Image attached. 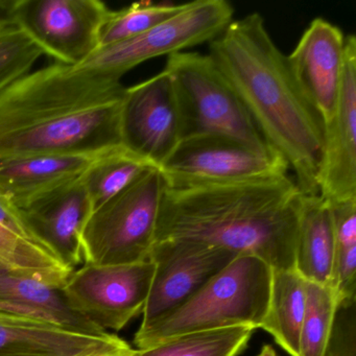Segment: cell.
I'll return each mask as SVG.
<instances>
[{
  "mask_svg": "<svg viewBox=\"0 0 356 356\" xmlns=\"http://www.w3.org/2000/svg\"><path fill=\"white\" fill-rule=\"evenodd\" d=\"M122 79L56 63L0 92V161L49 153H99L122 145Z\"/></svg>",
  "mask_w": 356,
  "mask_h": 356,
  "instance_id": "6da1fadb",
  "label": "cell"
},
{
  "mask_svg": "<svg viewBox=\"0 0 356 356\" xmlns=\"http://www.w3.org/2000/svg\"><path fill=\"white\" fill-rule=\"evenodd\" d=\"M209 56L270 147L293 170L304 195H318L322 116L293 76L259 13L232 20L210 41Z\"/></svg>",
  "mask_w": 356,
  "mask_h": 356,
  "instance_id": "7a4b0ae2",
  "label": "cell"
},
{
  "mask_svg": "<svg viewBox=\"0 0 356 356\" xmlns=\"http://www.w3.org/2000/svg\"><path fill=\"white\" fill-rule=\"evenodd\" d=\"M304 193L291 177L234 184L166 186L155 241H191L295 268Z\"/></svg>",
  "mask_w": 356,
  "mask_h": 356,
  "instance_id": "3957f363",
  "label": "cell"
},
{
  "mask_svg": "<svg viewBox=\"0 0 356 356\" xmlns=\"http://www.w3.org/2000/svg\"><path fill=\"white\" fill-rule=\"evenodd\" d=\"M273 268L253 255L236 256L193 297L134 337L138 349L188 333L236 326L258 329L266 316Z\"/></svg>",
  "mask_w": 356,
  "mask_h": 356,
  "instance_id": "277c9868",
  "label": "cell"
},
{
  "mask_svg": "<svg viewBox=\"0 0 356 356\" xmlns=\"http://www.w3.org/2000/svg\"><path fill=\"white\" fill-rule=\"evenodd\" d=\"M163 70L174 86L182 140L213 135L236 139L255 149H273L209 55L172 54Z\"/></svg>",
  "mask_w": 356,
  "mask_h": 356,
  "instance_id": "5b68a950",
  "label": "cell"
},
{
  "mask_svg": "<svg viewBox=\"0 0 356 356\" xmlns=\"http://www.w3.org/2000/svg\"><path fill=\"white\" fill-rule=\"evenodd\" d=\"M166 186L160 168H153L95 208L81 236L83 260L101 266L147 261Z\"/></svg>",
  "mask_w": 356,
  "mask_h": 356,
  "instance_id": "8992f818",
  "label": "cell"
},
{
  "mask_svg": "<svg viewBox=\"0 0 356 356\" xmlns=\"http://www.w3.org/2000/svg\"><path fill=\"white\" fill-rule=\"evenodd\" d=\"M233 16L234 9L227 0H195L178 15L139 36L99 47L74 67L122 79L143 62L210 42L224 32Z\"/></svg>",
  "mask_w": 356,
  "mask_h": 356,
  "instance_id": "52a82bcc",
  "label": "cell"
},
{
  "mask_svg": "<svg viewBox=\"0 0 356 356\" xmlns=\"http://www.w3.org/2000/svg\"><path fill=\"white\" fill-rule=\"evenodd\" d=\"M0 8L43 53L70 66L80 65L99 49L111 13L99 0H17L0 1Z\"/></svg>",
  "mask_w": 356,
  "mask_h": 356,
  "instance_id": "ba28073f",
  "label": "cell"
},
{
  "mask_svg": "<svg viewBox=\"0 0 356 356\" xmlns=\"http://www.w3.org/2000/svg\"><path fill=\"white\" fill-rule=\"evenodd\" d=\"M159 168L168 187L183 188L275 178L287 175L289 166L274 149L210 135L181 141Z\"/></svg>",
  "mask_w": 356,
  "mask_h": 356,
  "instance_id": "9c48e42d",
  "label": "cell"
},
{
  "mask_svg": "<svg viewBox=\"0 0 356 356\" xmlns=\"http://www.w3.org/2000/svg\"><path fill=\"white\" fill-rule=\"evenodd\" d=\"M153 262L86 264L74 270L63 286L74 309L104 330H122L143 314L153 281Z\"/></svg>",
  "mask_w": 356,
  "mask_h": 356,
  "instance_id": "30bf717a",
  "label": "cell"
},
{
  "mask_svg": "<svg viewBox=\"0 0 356 356\" xmlns=\"http://www.w3.org/2000/svg\"><path fill=\"white\" fill-rule=\"evenodd\" d=\"M122 145L160 168L181 141L180 118L170 74L126 88L120 115Z\"/></svg>",
  "mask_w": 356,
  "mask_h": 356,
  "instance_id": "8fae6325",
  "label": "cell"
},
{
  "mask_svg": "<svg viewBox=\"0 0 356 356\" xmlns=\"http://www.w3.org/2000/svg\"><path fill=\"white\" fill-rule=\"evenodd\" d=\"M236 256L229 250L191 241H155L149 257L155 270L140 326L184 303Z\"/></svg>",
  "mask_w": 356,
  "mask_h": 356,
  "instance_id": "7c38bea8",
  "label": "cell"
},
{
  "mask_svg": "<svg viewBox=\"0 0 356 356\" xmlns=\"http://www.w3.org/2000/svg\"><path fill=\"white\" fill-rule=\"evenodd\" d=\"M37 245L74 270L83 260V228L92 205L82 176L37 195L18 207Z\"/></svg>",
  "mask_w": 356,
  "mask_h": 356,
  "instance_id": "4fadbf2b",
  "label": "cell"
},
{
  "mask_svg": "<svg viewBox=\"0 0 356 356\" xmlns=\"http://www.w3.org/2000/svg\"><path fill=\"white\" fill-rule=\"evenodd\" d=\"M318 195L329 203L356 199V38L346 36L343 80L337 110L325 124Z\"/></svg>",
  "mask_w": 356,
  "mask_h": 356,
  "instance_id": "5bb4252c",
  "label": "cell"
},
{
  "mask_svg": "<svg viewBox=\"0 0 356 356\" xmlns=\"http://www.w3.org/2000/svg\"><path fill=\"white\" fill-rule=\"evenodd\" d=\"M346 36L339 26L316 18L287 56L293 76L324 124L337 110L343 80Z\"/></svg>",
  "mask_w": 356,
  "mask_h": 356,
  "instance_id": "9a60e30c",
  "label": "cell"
},
{
  "mask_svg": "<svg viewBox=\"0 0 356 356\" xmlns=\"http://www.w3.org/2000/svg\"><path fill=\"white\" fill-rule=\"evenodd\" d=\"M0 314L56 325L90 337H107L104 330L74 309L63 286L0 264Z\"/></svg>",
  "mask_w": 356,
  "mask_h": 356,
  "instance_id": "2e32d148",
  "label": "cell"
},
{
  "mask_svg": "<svg viewBox=\"0 0 356 356\" xmlns=\"http://www.w3.org/2000/svg\"><path fill=\"white\" fill-rule=\"evenodd\" d=\"M132 351L112 333L90 337L49 323L0 314V356L129 355Z\"/></svg>",
  "mask_w": 356,
  "mask_h": 356,
  "instance_id": "e0dca14e",
  "label": "cell"
},
{
  "mask_svg": "<svg viewBox=\"0 0 356 356\" xmlns=\"http://www.w3.org/2000/svg\"><path fill=\"white\" fill-rule=\"evenodd\" d=\"M107 151L37 154L3 160L0 189L20 207L41 193L80 178Z\"/></svg>",
  "mask_w": 356,
  "mask_h": 356,
  "instance_id": "ac0fdd59",
  "label": "cell"
},
{
  "mask_svg": "<svg viewBox=\"0 0 356 356\" xmlns=\"http://www.w3.org/2000/svg\"><path fill=\"white\" fill-rule=\"evenodd\" d=\"M334 234L330 205L320 195H304L295 252V270L307 282L330 285Z\"/></svg>",
  "mask_w": 356,
  "mask_h": 356,
  "instance_id": "d6986e66",
  "label": "cell"
},
{
  "mask_svg": "<svg viewBox=\"0 0 356 356\" xmlns=\"http://www.w3.org/2000/svg\"><path fill=\"white\" fill-rule=\"evenodd\" d=\"M307 281L295 270H273L270 299L261 327L291 356L298 355Z\"/></svg>",
  "mask_w": 356,
  "mask_h": 356,
  "instance_id": "ffe728a7",
  "label": "cell"
},
{
  "mask_svg": "<svg viewBox=\"0 0 356 356\" xmlns=\"http://www.w3.org/2000/svg\"><path fill=\"white\" fill-rule=\"evenodd\" d=\"M153 168L157 166L122 145L108 149L82 176L92 210L122 193Z\"/></svg>",
  "mask_w": 356,
  "mask_h": 356,
  "instance_id": "44dd1931",
  "label": "cell"
},
{
  "mask_svg": "<svg viewBox=\"0 0 356 356\" xmlns=\"http://www.w3.org/2000/svg\"><path fill=\"white\" fill-rule=\"evenodd\" d=\"M329 205L334 234V264L330 286L337 293L339 307H346L355 303L356 199L332 202Z\"/></svg>",
  "mask_w": 356,
  "mask_h": 356,
  "instance_id": "7402d4cb",
  "label": "cell"
},
{
  "mask_svg": "<svg viewBox=\"0 0 356 356\" xmlns=\"http://www.w3.org/2000/svg\"><path fill=\"white\" fill-rule=\"evenodd\" d=\"M255 329L249 326L188 333L166 339L130 356H237L245 349Z\"/></svg>",
  "mask_w": 356,
  "mask_h": 356,
  "instance_id": "603a6c76",
  "label": "cell"
},
{
  "mask_svg": "<svg viewBox=\"0 0 356 356\" xmlns=\"http://www.w3.org/2000/svg\"><path fill=\"white\" fill-rule=\"evenodd\" d=\"M339 309V298L330 285L307 282L297 356H326Z\"/></svg>",
  "mask_w": 356,
  "mask_h": 356,
  "instance_id": "cb8c5ba5",
  "label": "cell"
},
{
  "mask_svg": "<svg viewBox=\"0 0 356 356\" xmlns=\"http://www.w3.org/2000/svg\"><path fill=\"white\" fill-rule=\"evenodd\" d=\"M187 6L188 3L177 5L170 1L159 3L141 1L120 11H111L102 28L99 47L139 36L178 15Z\"/></svg>",
  "mask_w": 356,
  "mask_h": 356,
  "instance_id": "d4e9b609",
  "label": "cell"
},
{
  "mask_svg": "<svg viewBox=\"0 0 356 356\" xmlns=\"http://www.w3.org/2000/svg\"><path fill=\"white\" fill-rule=\"evenodd\" d=\"M0 264L64 286L74 270L62 266L51 253L0 225Z\"/></svg>",
  "mask_w": 356,
  "mask_h": 356,
  "instance_id": "484cf974",
  "label": "cell"
},
{
  "mask_svg": "<svg viewBox=\"0 0 356 356\" xmlns=\"http://www.w3.org/2000/svg\"><path fill=\"white\" fill-rule=\"evenodd\" d=\"M43 54L11 20L0 24V92L29 74Z\"/></svg>",
  "mask_w": 356,
  "mask_h": 356,
  "instance_id": "4316f807",
  "label": "cell"
},
{
  "mask_svg": "<svg viewBox=\"0 0 356 356\" xmlns=\"http://www.w3.org/2000/svg\"><path fill=\"white\" fill-rule=\"evenodd\" d=\"M326 356H356L355 303L339 307Z\"/></svg>",
  "mask_w": 356,
  "mask_h": 356,
  "instance_id": "83f0119b",
  "label": "cell"
},
{
  "mask_svg": "<svg viewBox=\"0 0 356 356\" xmlns=\"http://www.w3.org/2000/svg\"><path fill=\"white\" fill-rule=\"evenodd\" d=\"M0 225L7 228L8 230L15 233L22 238L37 245L36 241L33 238L32 234L29 231L28 227L26 226L24 220H22V214H20L17 206L10 199L9 195H6L1 189H0Z\"/></svg>",
  "mask_w": 356,
  "mask_h": 356,
  "instance_id": "f1b7e54d",
  "label": "cell"
},
{
  "mask_svg": "<svg viewBox=\"0 0 356 356\" xmlns=\"http://www.w3.org/2000/svg\"><path fill=\"white\" fill-rule=\"evenodd\" d=\"M258 356H277L276 352L270 347V345H266L262 347L261 351L258 354Z\"/></svg>",
  "mask_w": 356,
  "mask_h": 356,
  "instance_id": "f546056e",
  "label": "cell"
},
{
  "mask_svg": "<svg viewBox=\"0 0 356 356\" xmlns=\"http://www.w3.org/2000/svg\"><path fill=\"white\" fill-rule=\"evenodd\" d=\"M9 18L6 15L5 12L3 11V9L0 8V24H5V22H9Z\"/></svg>",
  "mask_w": 356,
  "mask_h": 356,
  "instance_id": "4dcf8cb0",
  "label": "cell"
},
{
  "mask_svg": "<svg viewBox=\"0 0 356 356\" xmlns=\"http://www.w3.org/2000/svg\"><path fill=\"white\" fill-rule=\"evenodd\" d=\"M134 350V349H133ZM104 356H130V354L129 355H124V354H110V355H104Z\"/></svg>",
  "mask_w": 356,
  "mask_h": 356,
  "instance_id": "1f68e13d",
  "label": "cell"
}]
</instances>
